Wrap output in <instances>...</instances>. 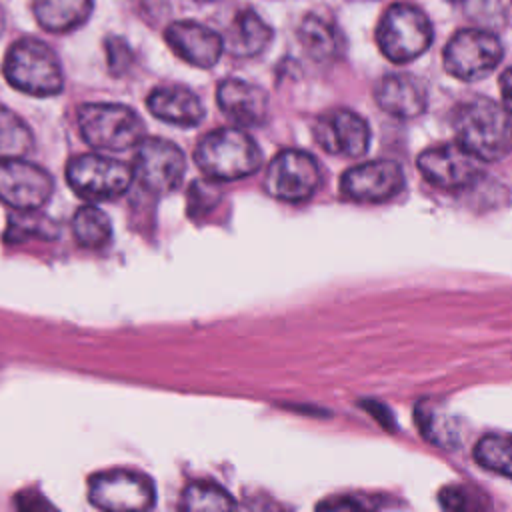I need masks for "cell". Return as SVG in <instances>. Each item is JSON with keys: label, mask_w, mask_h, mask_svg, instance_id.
<instances>
[{"label": "cell", "mask_w": 512, "mask_h": 512, "mask_svg": "<svg viewBox=\"0 0 512 512\" xmlns=\"http://www.w3.org/2000/svg\"><path fill=\"white\" fill-rule=\"evenodd\" d=\"M458 142L480 160H500L512 150V122L504 106L476 96L462 102L452 114Z\"/></svg>", "instance_id": "6da1fadb"}, {"label": "cell", "mask_w": 512, "mask_h": 512, "mask_svg": "<svg viewBox=\"0 0 512 512\" xmlns=\"http://www.w3.org/2000/svg\"><path fill=\"white\" fill-rule=\"evenodd\" d=\"M194 160L208 178L228 182L254 174L262 166V152L244 130L218 128L198 142Z\"/></svg>", "instance_id": "7a4b0ae2"}, {"label": "cell", "mask_w": 512, "mask_h": 512, "mask_svg": "<svg viewBox=\"0 0 512 512\" xmlns=\"http://www.w3.org/2000/svg\"><path fill=\"white\" fill-rule=\"evenodd\" d=\"M10 86L30 96H54L62 90V68L52 48L36 38L16 40L4 58Z\"/></svg>", "instance_id": "3957f363"}, {"label": "cell", "mask_w": 512, "mask_h": 512, "mask_svg": "<svg viewBox=\"0 0 512 512\" xmlns=\"http://www.w3.org/2000/svg\"><path fill=\"white\" fill-rule=\"evenodd\" d=\"M78 128L92 148L104 152H122L138 146L144 134L140 116L132 108L112 102L82 104L78 108Z\"/></svg>", "instance_id": "277c9868"}, {"label": "cell", "mask_w": 512, "mask_h": 512, "mask_svg": "<svg viewBox=\"0 0 512 512\" xmlns=\"http://www.w3.org/2000/svg\"><path fill=\"white\" fill-rule=\"evenodd\" d=\"M432 34L428 16L420 8L402 2L384 12L376 28V42L390 62L404 64L428 50Z\"/></svg>", "instance_id": "5b68a950"}, {"label": "cell", "mask_w": 512, "mask_h": 512, "mask_svg": "<svg viewBox=\"0 0 512 512\" xmlns=\"http://www.w3.org/2000/svg\"><path fill=\"white\" fill-rule=\"evenodd\" d=\"M502 60L500 40L486 28L458 30L444 48V68L458 80H478Z\"/></svg>", "instance_id": "8992f818"}, {"label": "cell", "mask_w": 512, "mask_h": 512, "mask_svg": "<svg viewBox=\"0 0 512 512\" xmlns=\"http://www.w3.org/2000/svg\"><path fill=\"white\" fill-rule=\"evenodd\" d=\"M134 170L108 156L80 154L66 166V180L70 188L88 200H110L120 196L132 184Z\"/></svg>", "instance_id": "52a82bcc"}, {"label": "cell", "mask_w": 512, "mask_h": 512, "mask_svg": "<svg viewBox=\"0 0 512 512\" xmlns=\"http://www.w3.org/2000/svg\"><path fill=\"white\" fill-rule=\"evenodd\" d=\"M320 186V166L304 150H282L266 168L264 188L282 202H304Z\"/></svg>", "instance_id": "ba28073f"}, {"label": "cell", "mask_w": 512, "mask_h": 512, "mask_svg": "<svg viewBox=\"0 0 512 512\" xmlns=\"http://www.w3.org/2000/svg\"><path fill=\"white\" fill-rule=\"evenodd\" d=\"M88 498L96 508L112 512L148 510L154 504L152 482L132 470L98 472L88 482Z\"/></svg>", "instance_id": "9c48e42d"}, {"label": "cell", "mask_w": 512, "mask_h": 512, "mask_svg": "<svg viewBox=\"0 0 512 512\" xmlns=\"http://www.w3.org/2000/svg\"><path fill=\"white\" fill-rule=\"evenodd\" d=\"M134 176L150 192H172L180 186L186 160L182 150L164 138H144L136 146Z\"/></svg>", "instance_id": "30bf717a"}, {"label": "cell", "mask_w": 512, "mask_h": 512, "mask_svg": "<svg viewBox=\"0 0 512 512\" xmlns=\"http://www.w3.org/2000/svg\"><path fill=\"white\" fill-rule=\"evenodd\" d=\"M52 196L50 174L22 158H0V200L14 210H40Z\"/></svg>", "instance_id": "8fae6325"}, {"label": "cell", "mask_w": 512, "mask_h": 512, "mask_svg": "<svg viewBox=\"0 0 512 512\" xmlns=\"http://www.w3.org/2000/svg\"><path fill=\"white\" fill-rule=\"evenodd\" d=\"M416 164L422 176L442 190L466 188L482 172L480 158L474 156L460 142L426 148L424 152H420Z\"/></svg>", "instance_id": "7c38bea8"}, {"label": "cell", "mask_w": 512, "mask_h": 512, "mask_svg": "<svg viewBox=\"0 0 512 512\" xmlns=\"http://www.w3.org/2000/svg\"><path fill=\"white\" fill-rule=\"evenodd\" d=\"M404 186V172L394 160H370L352 166L342 174L340 190L356 202H384Z\"/></svg>", "instance_id": "4fadbf2b"}, {"label": "cell", "mask_w": 512, "mask_h": 512, "mask_svg": "<svg viewBox=\"0 0 512 512\" xmlns=\"http://www.w3.org/2000/svg\"><path fill=\"white\" fill-rule=\"evenodd\" d=\"M314 138L330 154L358 158L368 150L370 128L360 114L336 108L316 120Z\"/></svg>", "instance_id": "5bb4252c"}, {"label": "cell", "mask_w": 512, "mask_h": 512, "mask_svg": "<svg viewBox=\"0 0 512 512\" xmlns=\"http://www.w3.org/2000/svg\"><path fill=\"white\" fill-rule=\"evenodd\" d=\"M164 36L168 46L182 60L198 68H212L224 52V38L216 30L194 20L172 22Z\"/></svg>", "instance_id": "9a60e30c"}, {"label": "cell", "mask_w": 512, "mask_h": 512, "mask_svg": "<svg viewBox=\"0 0 512 512\" xmlns=\"http://www.w3.org/2000/svg\"><path fill=\"white\" fill-rule=\"evenodd\" d=\"M218 106L238 126H260L268 116L266 92L246 80L226 78L216 90Z\"/></svg>", "instance_id": "2e32d148"}, {"label": "cell", "mask_w": 512, "mask_h": 512, "mask_svg": "<svg viewBox=\"0 0 512 512\" xmlns=\"http://www.w3.org/2000/svg\"><path fill=\"white\" fill-rule=\"evenodd\" d=\"M376 104L396 118H416L426 110L428 94L424 84L412 74H386L374 88Z\"/></svg>", "instance_id": "e0dca14e"}, {"label": "cell", "mask_w": 512, "mask_h": 512, "mask_svg": "<svg viewBox=\"0 0 512 512\" xmlns=\"http://www.w3.org/2000/svg\"><path fill=\"white\" fill-rule=\"evenodd\" d=\"M146 106L158 120L176 126H196L204 118V106L200 98L186 86L178 84L154 88L148 94Z\"/></svg>", "instance_id": "ac0fdd59"}, {"label": "cell", "mask_w": 512, "mask_h": 512, "mask_svg": "<svg viewBox=\"0 0 512 512\" xmlns=\"http://www.w3.org/2000/svg\"><path fill=\"white\" fill-rule=\"evenodd\" d=\"M270 40V26L252 8H246L236 14L224 48H228V52L238 58H250L260 54L270 44Z\"/></svg>", "instance_id": "d6986e66"}, {"label": "cell", "mask_w": 512, "mask_h": 512, "mask_svg": "<svg viewBox=\"0 0 512 512\" xmlns=\"http://www.w3.org/2000/svg\"><path fill=\"white\" fill-rule=\"evenodd\" d=\"M298 38L306 54L318 62L334 60L344 46L338 26L320 14H308L302 20Z\"/></svg>", "instance_id": "ffe728a7"}, {"label": "cell", "mask_w": 512, "mask_h": 512, "mask_svg": "<svg viewBox=\"0 0 512 512\" xmlns=\"http://www.w3.org/2000/svg\"><path fill=\"white\" fill-rule=\"evenodd\" d=\"M38 24L48 32H68L84 24L92 12V0H34Z\"/></svg>", "instance_id": "44dd1931"}, {"label": "cell", "mask_w": 512, "mask_h": 512, "mask_svg": "<svg viewBox=\"0 0 512 512\" xmlns=\"http://www.w3.org/2000/svg\"><path fill=\"white\" fill-rule=\"evenodd\" d=\"M474 460L490 472L512 478V434H484L474 446Z\"/></svg>", "instance_id": "7402d4cb"}, {"label": "cell", "mask_w": 512, "mask_h": 512, "mask_svg": "<svg viewBox=\"0 0 512 512\" xmlns=\"http://www.w3.org/2000/svg\"><path fill=\"white\" fill-rule=\"evenodd\" d=\"M72 232L78 244L86 248H102L112 236V224L106 212L86 204L76 210L72 218Z\"/></svg>", "instance_id": "603a6c76"}, {"label": "cell", "mask_w": 512, "mask_h": 512, "mask_svg": "<svg viewBox=\"0 0 512 512\" xmlns=\"http://www.w3.org/2000/svg\"><path fill=\"white\" fill-rule=\"evenodd\" d=\"M32 142L26 122L0 104V158H22L32 150Z\"/></svg>", "instance_id": "cb8c5ba5"}, {"label": "cell", "mask_w": 512, "mask_h": 512, "mask_svg": "<svg viewBox=\"0 0 512 512\" xmlns=\"http://www.w3.org/2000/svg\"><path fill=\"white\" fill-rule=\"evenodd\" d=\"M234 506L232 496L218 484L214 482H192L186 486L182 492V502L180 508L184 510H230Z\"/></svg>", "instance_id": "d4e9b609"}, {"label": "cell", "mask_w": 512, "mask_h": 512, "mask_svg": "<svg viewBox=\"0 0 512 512\" xmlns=\"http://www.w3.org/2000/svg\"><path fill=\"white\" fill-rule=\"evenodd\" d=\"M418 424L422 428V434L440 446H452L456 442V428L452 426V418H448L446 412H442L438 406H420L418 408Z\"/></svg>", "instance_id": "484cf974"}, {"label": "cell", "mask_w": 512, "mask_h": 512, "mask_svg": "<svg viewBox=\"0 0 512 512\" xmlns=\"http://www.w3.org/2000/svg\"><path fill=\"white\" fill-rule=\"evenodd\" d=\"M54 232L56 230L52 220L40 214V210H18V214L10 218V228L6 236L10 240H24L28 236L48 240V238H54Z\"/></svg>", "instance_id": "4316f807"}, {"label": "cell", "mask_w": 512, "mask_h": 512, "mask_svg": "<svg viewBox=\"0 0 512 512\" xmlns=\"http://www.w3.org/2000/svg\"><path fill=\"white\" fill-rule=\"evenodd\" d=\"M466 14L486 30L502 26L506 20L500 0H466Z\"/></svg>", "instance_id": "83f0119b"}, {"label": "cell", "mask_w": 512, "mask_h": 512, "mask_svg": "<svg viewBox=\"0 0 512 512\" xmlns=\"http://www.w3.org/2000/svg\"><path fill=\"white\" fill-rule=\"evenodd\" d=\"M500 92H502V102L508 114H512V68L504 70L500 76Z\"/></svg>", "instance_id": "f1b7e54d"}, {"label": "cell", "mask_w": 512, "mask_h": 512, "mask_svg": "<svg viewBox=\"0 0 512 512\" xmlns=\"http://www.w3.org/2000/svg\"><path fill=\"white\" fill-rule=\"evenodd\" d=\"M2 28H4V14H2V10H0V32H2Z\"/></svg>", "instance_id": "f546056e"}, {"label": "cell", "mask_w": 512, "mask_h": 512, "mask_svg": "<svg viewBox=\"0 0 512 512\" xmlns=\"http://www.w3.org/2000/svg\"><path fill=\"white\" fill-rule=\"evenodd\" d=\"M450 2H460V0H450Z\"/></svg>", "instance_id": "4dcf8cb0"}]
</instances>
